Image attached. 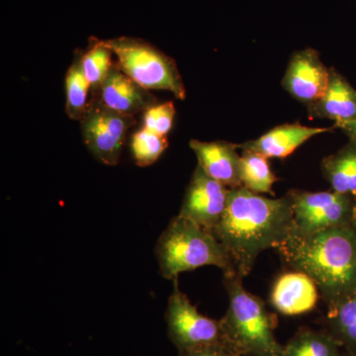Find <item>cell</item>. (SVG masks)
<instances>
[{
	"label": "cell",
	"instance_id": "obj_1",
	"mask_svg": "<svg viewBox=\"0 0 356 356\" xmlns=\"http://www.w3.org/2000/svg\"><path fill=\"white\" fill-rule=\"evenodd\" d=\"M293 229L292 198H267L245 187L229 188L224 214L212 231L231 259L233 273L243 278L264 250L282 245Z\"/></svg>",
	"mask_w": 356,
	"mask_h": 356
},
{
	"label": "cell",
	"instance_id": "obj_2",
	"mask_svg": "<svg viewBox=\"0 0 356 356\" xmlns=\"http://www.w3.org/2000/svg\"><path fill=\"white\" fill-rule=\"evenodd\" d=\"M285 264L307 274L332 307L356 291V229L343 227L311 236L290 234L277 248Z\"/></svg>",
	"mask_w": 356,
	"mask_h": 356
},
{
	"label": "cell",
	"instance_id": "obj_3",
	"mask_svg": "<svg viewBox=\"0 0 356 356\" xmlns=\"http://www.w3.org/2000/svg\"><path fill=\"white\" fill-rule=\"evenodd\" d=\"M229 307L221 323L224 343L240 356H280L275 315L259 297L250 294L236 274H224Z\"/></svg>",
	"mask_w": 356,
	"mask_h": 356
},
{
	"label": "cell",
	"instance_id": "obj_4",
	"mask_svg": "<svg viewBox=\"0 0 356 356\" xmlns=\"http://www.w3.org/2000/svg\"><path fill=\"white\" fill-rule=\"evenodd\" d=\"M156 261L163 278L178 275L202 266H216L224 274H234L226 250L210 231L177 215L170 220L156 242Z\"/></svg>",
	"mask_w": 356,
	"mask_h": 356
},
{
	"label": "cell",
	"instance_id": "obj_5",
	"mask_svg": "<svg viewBox=\"0 0 356 356\" xmlns=\"http://www.w3.org/2000/svg\"><path fill=\"white\" fill-rule=\"evenodd\" d=\"M122 72L149 90L170 91L177 99L186 96L184 81L172 58L139 38L117 37L105 40Z\"/></svg>",
	"mask_w": 356,
	"mask_h": 356
},
{
	"label": "cell",
	"instance_id": "obj_6",
	"mask_svg": "<svg viewBox=\"0 0 356 356\" xmlns=\"http://www.w3.org/2000/svg\"><path fill=\"white\" fill-rule=\"evenodd\" d=\"M292 198L291 234L311 236L327 229L355 227L356 208L351 196L336 191H289Z\"/></svg>",
	"mask_w": 356,
	"mask_h": 356
},
{
	"label": "cell",
	"instance_id": "obj_7",
	"mask_svg": "<svg viewBox=\"0 0 356 356\" xmlns=\"http://www.w3.org/2000/svg\"><path fill=\"white\" fill-rule=\"evenodd\" d=\"M135 123L133 116L109 108L99 96L92 95L81 119L84 144L103 165H118L129 129Z\"/></svg>",
	"mask_w": 356,
	"mask_h": 356
},
{
	"label": "cell",
	"instance_id": "obj_8",
	"mask_svg": "<svg viewBox=\"0 0 356 356\" xmlns=\"http://www.w3.org/2000/svg\"><path fill=\"white\" fill-rule=\"evenodd\" d=\"M173 280V290L165 312L168 337L178 353L211 344L225 343L221 323L206 317Z\"/></svg>",
	"mask_w": 356,
	"mask_h": 356
},
{
	"label": "cell",
	"instance_id": "obj_9",
	"mask_svg": "<svg viewBox=\"0 0 356 356\" xmlns=\"http://www.w3.org/2000/svg\"><path fill=\"white\" fill-rule=\"evenodd\" d=\"M228 196V187L208 177L197 165L178 215L212 233L226 210Z\"/></svg>",
	"mask_w": 356,
	"mask_h": 356
},
{
	"label": "cell",
	"instance_id": "obj_10",
	"mask_svg": "<svg viewBox=\"0 0 356 356\" xmlns=\"http://www.w3.org/2000/svg\"><path fill=\"white\" fill-rule=\"evenodd\" d=\"M331 70L325 67L316 50L295 51L282 79V88L295 99L307 105L317 102L329 86Z\"/></svg>",
	"mask_w": 356,
	"mask_h": 356
},
{
	"label": "cell",
	"instance_id": "obj_11",
	"mask_svg": "<svg viewBox=\"0 0 356 356\" xmlns=\"http://www.w3.org/2000/svg\"><path fill=\"white\" fill-rule=\"evenodd\" d=\"M97 95L109 108L133 117L158 103L149 89L122 72L116 63L110 69Z\"/></svg>",
	"mask_w": 356,
	"mask_h": 356
},
{
	"label": "cell",
	"instance_id": "obj_12",
	"mask_svg": "<svg viewBox=\"0 0 356 356\" xmlns=\"http://www.w3.org/2000/svg\"><path fill=\"white\" fill-rule=\"evenodd\" d=\"M189 146L197 156L198 165L208 177L228 188L242 186L238 145L225 140L201 142L191 140Z\"/></svg>",
	"mask_w": 356,
	"mask_h": 356
},
{
	"label": "cell",
	"instance_id": "obj_13",
	"mask_svg": "<svg viewBox=\"0 0 356 356\" xmlns=\"http://www.w3.org/2000/svg\"><path fill=\"white\" fill-rule=\"evenodd\" d=\"M331 131L332 128L308 127L300 123L283 124L259 139L238 145V149L261 154L267 159H285L307 140Z\"/></svg>",
	"mask_w": 356,
	"mask_h": 356
},
{
	"label": "cell",
	"instance_id": "obj_14",
	"mask_svg": "<svg viewBox=\"0 0 356 356\" xmlns=\"http://www.w3.org/2000/svg\"><path fill=\"white\" fill-rule=\"evenodd\" d=\"M318 289L313 280L300 271L281 274L271 289L270 301L276 311L286 316L301 315L315 309Z\"/></svg>",
	"mask_w": 356,
	"mask_h": 356
},
{
	"label": "cell",
	"instance_id": "obj_15",
	"mask_svg": "<svg viewBox=\"0 0 356 356\" xmlns=\"http://www.w3.org/2000/svg\"><path fill=\"white\" fill-rule=\"evenodd\" d=\"M312 118L330 119L334 126L356 119V90L343 76L331 70L324 96L308 106Z\"/></svg>",
	"mask_w": 356,
	"mask_h": 356
},
{
	"label": "cell",
	"instance_id": "obj_16",
	"mask_svg": "<svg viewBox=\"0 0 356 356\" xmlns=\"http://www.w3.org/2000/svg\"><path fill=\"white\" fill-rule=\"evenodd\" d=\"M325 329L346 353L356 355V291L329 307Z\"/></svg>",
	"mask_w": 356,
	"mask_h": 356
},
{
	"label": "cell",
	"instance_id": "obj_17",
	"mask_svg": "<svg viewBox=\"0 0 356 356\" xmlns=\"http://www.w3.org/2000/svg\"><path fill=\"white\" fill-rule=\"evenodd\" d=\"M343 350L325 330L301 327L284 344L280 356H343Z\"/></svg>",
	"mask_w": 356,
	"mask_h": 356
},
{
	"label": "cell",
	"instance_id": "obj_18",
	"mask_svg": "<svg viewBox=\"0 0 356 356\" xmlns=\"http://www.w3.org/2000/svg\"><path fill=\"white\" fill-rule=\"evenodd\" d=\"M322 172L332 191L356 196V147L341 149L322 161Z\"/></svg>",
	"mask_w": 356,
	"mask_h": 356
},
{
	"label": "cell",
	"instance_id": "obj_19",
	"mask_svg": "<svg viewBox=\"0 0 356 356\" xmlns=\"http://www.w3.org/2000/svg\"><path fill=\"white\" fill-rule=\"evenodd\" d=\"M113 51L106 44L105 40L89 39V46L86 51H81V64L86 79L90 84L92 95H97L103 81L106 79L112 62Z\"/></svg>",
	"mask_w": 356,
	"mask_h": 356
},
{
	"label": "cell",
	"instance_id": "obj_20",
	"mask_svg": "<svg viewBox=\"0 0 356 356\" xmlns=\"http://www.w3.org/2000/svg\"><path fill=\"white\" fill-rule=\"evenodd\" d=\"M241 181L254 193L273 194V184L277 177L271 170L268 159L252 152L243 151L241 156Z\"/></svg>",
	"mask_w": 356,
	"mask_h": 356
},
{
	"label": "cell",
	"instance_id": "obj_21",
	"mask_svg": "<svg viewBox=\"0 0 356 356\" xmlns=\"http://www.w3.org/2000/svg\"><path fill=\"white\" fill-rule=\"evenodd\" d=\"M90 90L83 64L81 53H77L65 76V110L72 120L81 121L88 104V92Z\"/></svg>",
	"mask_w": 356,
	"mask_h": 356
},
{
	"label": "cell",
	"instance_id": "obj_22",
	"mask_svg": "<svg viewBox=\"0 0 356 356\" xmlns=\"http://www.w3.org/2000/svg\"><path fill=\"white\" fill-rule=\"evenodd\" d=\"M166 136L158 135L143 127L134 134L131 140V152L136 165L146 168L158 161L168 147Z\"/></svg>",
	"mask_w": 356,
	"mask_h": 356
},
{
	"label": "cell",
	"instance_id": "obj_23",
	"mask_svg": "<svg viewBox=\"0 0 356 356\" xmlns=\"http://www.w3.org/2000/svg\"><path fill=\"white\" fill-rule=\"evenodd\" d=\"M175 117V107L172 102L156 103L144 112L143 127L166 136L172 130Z\"/></svg>",
	"mask_w": 356,
	"mask_h": 356
},
{
	"label": "cell",
	"instance_id": "obj_24",
	"mask_svg": "<svg viewBox=\"0 0 356 356\" xmlns=\"http://www.w3.org/2000/svg\"><path fill=\"white\" fill-rule=\"evenodd\" d=\"M179 356H240L225 343L211 344L194 350L182 351Z\"/></svg>",
	"mask_w": 356,
	"mask_h": 356
},
{
	"label": "cell",
	"instance_id": "obj_25",
	"mask_svg": "<svg viewBox=\"0 0 356 356\" xmlns=\"http://www.w3.org/2000/svg\"><path fill=\"white\" fill-rule=\"evenodd\" d=\"M337 128L341 129L344 133L350 138L353 145L356 147V119L355 120L346 122V123L337 125Z\"/></svg>",
	"mask_w": 356,
	"mask_h": 356
},
{
	"label": "cell",
	"instance_id": "obj_26",
	"mask_svg": "<svg viewBox=\"0 0 356 356\" xmlns=\"http://www.w3.org/2000/svg\"><path fill=\"white\" fill-rule=\"evenodd\" d=\"M343 356H356V355H351V353H346V350H343Z\"/></svg>",
	"mask_w": 356,
	"mask_h": 356
},
{
	"label": "cell",
	"instance_id": "obj_27",
	"mask_svg": "<svg viewBox=\"0 0 356 356\" xmlns=\"http://www.w3.org/2000/svg\"><path fill=\"white\" fill-rule=\"evenodd\" d=\"M355 219H356V215H355Z\"/></svg>",
	"mask_w": 356,
	"mask_h": 356
}]
</instances>
